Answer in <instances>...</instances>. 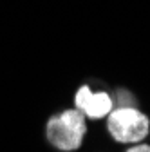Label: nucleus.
I'll return each instance as SVG.
<instances>
[{
  "mask_svg": "<svg viewBox=\"0 0 150 152\" xmlns=\"http://www.w3.org/2000/svg\"><path fill=\"white\" fill-rule=\"evenodd\" d=\"M85 136V116L76 110H65L47 123V140L60 150H74Z\"/></svg>",
  "mask_w": 150,
  "mask_h": 152,
  "instance_id": "1",
  "label": "nucleus"
},
{
  "mask_svg": "<svg viewBox=\"0 0 150 152\" xmlns=\"http://www.w3.org/2000/svg\"><path fill=\"white\" fill-rule=\"evenodd\" d=\"M108 114V130L114 140L136 143L148 134V118L134 107H119Z\"/></svg>",
  "mask_w": 150,
  "mask_h": 152,
  "instance_id": "2",
  "label": "nucleus"
},
{
  "mask_svg": "<svg viewBox=\"0 0 150 152\" xmlns=\"http://www.w3.org/2000/svg\"><path fill=\"white\" fill-rule=\"evenodd\" d=\"M76 107L83 116L98 120L112 110V100L105 92H92L89 87H82L76 92Z\"/></svg>",
  "mask_w": 150,
  "mask_h": 152,
  "instance_id": "3",
  "label": "nucleus"
},
{
  "mask_svg": "<svg viewBox=\"0 0 150 152\" xmlns=\"http://www.w3.org/2000/svg\"><path fill=\"white\" fill-rule=\"evenodd\" d=\"M127 152H150V145H138V147L128 148Z\"/></svg>",
  "mask_w": 150,
  "mask_h": 152,
  "instance_id": "4",
  "label": "nucleus"
}]
</instances>
